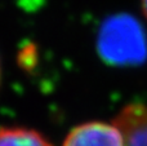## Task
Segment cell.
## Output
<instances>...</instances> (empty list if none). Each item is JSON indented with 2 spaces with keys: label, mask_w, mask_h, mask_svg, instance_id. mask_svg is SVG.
I'll return each mask as SVG.
<instances>
[{
  "label": "cell",
  "mask_w": 147,
  "mask_h": 146,
  "mask_svg": "<svg viewBox=\"0 0 147 146\" xmlns=\"http://www.w3.org/2000/svg\"><path fill=\"white\" fill-rule=\"evenodd\" d=\"M97 51L106 64L116 66L137 64L147 53L145 32L132 16H112L101 25Z\"/></svg>",
  "instance_id": "cell-1"
},
{
  "label": "cell",
  "mask_w": 147,
  "mask_h": 146,
  "mask_svg": "<svg viewBox=\"0 0 147 146\" xmlns=\"http://www.w3.org/2000/svg\"><path fill=\"white\" fill-rule=\"evenodd\" d=\"M62 146H125V142L114 122L92 120L74 127L66 135Z\"/></svg>",
  "instance_id": "cell-2"
},
{
  "label": "cell",
  "mask_w": 147,
  "mask_h": 146,
  "mask_svg": "<svg viewBox=\"0 0 147 146\" xmlns=\"http://www.w3.org/2000/svg\"><path fill=\"white\" fill-rule=\"evenodd\" d=\"M124 136L125 146H147V105L130 102L117 113L114 120Z\"/></svg>",
  "instance_id": "cell-3"
},
{
  "label": "cell",
  "mask_w": 147,
  "mask_h": 146,
  "mask_svg": "<svg viewBox=\"0 0 147 146\" xmlns=\"http://www.w3.org/2000/svg\"><path fill=\"white\" fill-rule=\"evenodd\" d=\"M0 146H53L40 132L23 127L0 128Z\"/></svg>",
  "instance_id": "cell-4"
},
{
  "label": "cell",
  "mask_w": 147,
  "mask_h": 146,
  "mask_svg": "<svg viewBox=\"0 0 147 146\" xmlns=\"http://www.w3.org/2000/svg\"><path fill=\"white\" fill-rule=\"evenodd\" d=\"M141 9H142V13L145 14L147 20V0H141Z\"/></svg>",
  "instance_id": "cell-5"
}]
</instances>
